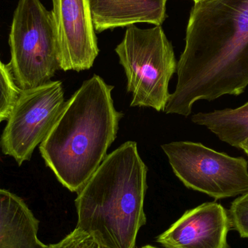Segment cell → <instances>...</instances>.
<instances>
[{
	"label": "cell",
	"instance_id": "obj_1",
	"mask_svg": "<svg viewBox=\"0 0 248 248\" xmlns=\"http://www.w3.org/2000/svg\"><path fill=\"white\" fill-rule=\"evenodd\" d=\"M177 84L163 112L188 116L195 102L238 96L248 86V0L195 3Z\"/></svg>",
	"mask_w": 248,
	"mask_h": 248
},
{
	"label": "cell",
	"instance_id": "obj_2",
	"mask_svg": "<svg viewBox=\"0 0 248 248\" xmlns=\"http://www.w3.org/2000/svg\"><path fill=\"white\" fill-rule=\"evenodd\" d=\"M113 88L97 75L84 81L39 146L46 166L71 192L84 186L116 140L124 115L115 108Z\"/></svg>",
	"mask_w": 248,
	"mask_h": 248
},
{
	"label": "cell",
	"instance_id": "obj_3",
	"mask_svg": "<svg viewBox=\"0 0 248 248\" xmlns=\"http://www.w3.org/2000/svg\"><path fill=\"white\" fill-rule=\"evenodd\" d=\"M147 167L128 141L108 155L77 193V227L108 248H135L147 223Z\"/></svg>",
	"mask_w": 248,
	"mask_h": 248
},
{
	"label": "cell",
	"instance_id": "obj_4",
	"mask_svg": "<svg viewBox=\"0 0 248 248\" xmlns=\"http://www.w3.org/2000/svg\"><path fill=\"white\" fill-rule=\"evenodd\" d=\"M115 51L126 76L127 92L132 94L131 107L163 111L177 62L161 26L146 29L128 26Z\"/></svg>",
	"mask_w": 248,
	"mask_h": 248
},
{
	"label": "cell",
	"instance_id": "obj_5",
	"mask_svg": "<svg viewBox=\"0 0 248 248\" xmlns=\"http://www.w3.org/2000/svg\"><path fill=\"white\" fill-rule=\"evenodd\" d=\"M9 45L11 58L7 67L20 92L48 84L61 69L52 11L40 0H19Z\"/></svg>",
	"mask_w": 248,
	"mask_h": 248
},
{
	"label": "cell",
	"instance_id": "obj_6",
	"mask_svg": "<svg viewBox=\"0 0 248 248\" xmlns=\"http://www.w3.org/2000/svg\"><path fill=\"white\" fill-rule=\"evenodd\" d=\"M175 175L189 189L215 200L240 196L248 192V163L192 141L161 146Z\"/></svg>",
	"mask_w": 248,
	"mask_h": 248
},
{
	"label": "cell",
	"instance_id": "obj_7",
	"mask_svg": "<svg viewBox=\"0 0 248 248\" xmlns=\"http://www.w3.org/2000/svg\"><path fill=\"white\" fill-rule=\"evenodd\" d=\"M65 103L60 81L20 92L1 134L2 153L13 157L19 166L30 160L36 147L53 126Z\"/></svg>",
	"mask_w": 248,
	"mask_h": 248
},
{
	"label": "cell",
	"instance_id": "obj_8",
	"mask_svg": "<svg viewBox=\"0 0 248 248\" xmlns=\"http://www.w3.org/2000/svg\"><path fill=\"white\" fill-rule=\"evenodd\" d=\"M60 68L81 71L93 67L99 54L90 0H52Z\"/></svg>",
	"mask_w": 248,
	"mask_h": 248
},
{
	"label": "cell",
	"instance_id": "obj_9",
	"mask_svg": "<svg viewBox=\"0 0 248 248\" xmlns=\"http://www.w3.org/2000/svg\"><path fill=\"white\" fill-rule=\"evenodd\" d=\"M229 211L216 202L186 211L156 241L163 248H230Z\"/></svg>",
	"mask_w": 248,
	"mask_h": 248
},
{
	"label": "cell",
	"instance_id": "obj_10",
	"mask_svg": "<svg viewBox=\"0 0 248 248\" xmlns=\"http://www.w3.org/2000/svg\"><path fill=\"white\" fill-rule=\"evenodd\" d=\"M168 0H90L96 32L136 23L161 26Z\"/></svg>",
	"mask_w": 248,
	"mask_h": 248
},
{
	"label": "cell",
	"instance_id": "obj_11",
	"mask_svg": "<svg viewBox=\"0 0 248 248\" xmlns=\"http://www.w3.org/2000/svg\"><path fill=\"white\" fill-rule=\"evenodd\" d=\"M39 227L22 198L0 189V248H50L38 237Z\"/></svg>",
	"mask_w": 248,
	"mask_h": 248
},
{
	"label": "cell",
	"instance_id": "obj_12",
	"mask_svg": "<svg viewBox=\"0 0 248 248\" xmlns=\"http://www.w3.org/2000/svg\"><path fill=\"white\" fill-rule=\"evenodd\" d=\"M192 122L204 125L221 141L240 149L248 138V103L236 109L198 113L192 116Z\"/></svg>",
	"mask_w": 248,
	"mask_h": 248
},
{
	"label": "cell",
	"instance_id": "obj_13",
	"mask_svg": "<svg viewBox=\"0 0 248 248\" xmlns=\"http://www.w3.org/2000/svg\"><path fill=\"white\" fill-rule=\"evenodd\" d=\"M20 93L7 65L0 61V123L8 119Z\"/></svg>",
	"mask_w": 248,
	"mask_h": 248
},
{
	"label": "cell",
	"instance_id": "obj_14",
	"mask_svg": "<svg viewBox=\"0 0 248 248\" xmlns=\"http://www.w3.org/2000/svg\"><path fill=\"white\" fill-rule=\"evenodd\" d=\"M232 228L240 237L248 239V192L236 198L229 210Z\"/></svg>",
	"mask_w": 248,
	"mask_h": 248
},
{
	"label": "cell",
	"instance_id": "obj_15",
	"mask_svg": "<svg viewBox=\"0 0 248 248\" xmlns=\"http://www.w3.org/2000/svg\"><path fill=\"white\" fill-rule=\"evenodd\" d=\"M50 248H108L99 243L91 234L76 227L62 240L55 244L49 245Z\"/></svg>",
	"mask_w": 248,
	"mask_h": 248
},
{
	"label": "cell",
	"instance_id": "obj_16",
	"mask_svg": "<svg viewBox=\"0 0 248 248\" xmlns=\"http://www.w3.org/2000/svg\"><path fill=\"white\" fill-rule=\"evenodd\" d=\"M240 149L243 150L248 156V138L244 141V142L243 143V144H241V146H240Z\"/></svg>",
	"mask_w": 248,
	"mask_h": 248
},
{
	"label": "cell",
	"instance_id": "obj_17",
	"mask_svg": "<svg viewBox=\"0 0 248 248\" xmlns=\"http://www.w3.org/2000/svg\"><path fill=\"white\" fill-rule=\"evenodd\" d=\"M140 248H159L155 247V246H151V245H147V246H142V247Z\"/></svg>",
	"mask_w": 248,
	"mask_h": 248
},
{
	"label": "cell",
	"instance_id": "obj_18",
	"mask_svg": "<svg viewBox=\"0 0 248 248\" xmlns=\"http://www.w3.org/2000/svg\"><path fill=\"white\" fill-rule=\"evenodd\" d=\"M195 3L201 2V1H205V0H193Z\"/></svg>",
	"mask_w": 248,
	"mask_h": 248
}]
</instances>
